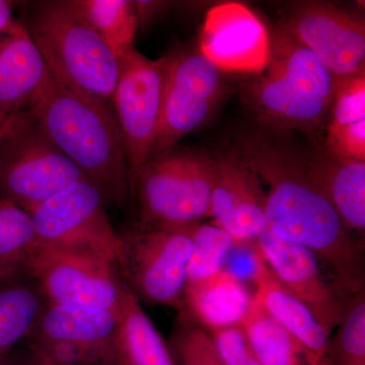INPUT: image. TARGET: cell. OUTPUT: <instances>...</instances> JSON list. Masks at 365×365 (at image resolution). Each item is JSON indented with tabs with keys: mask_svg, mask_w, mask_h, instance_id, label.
<instances>
[{
	"mask_svg": "<svg viewBox=\"0 0 365 365\" xmlns=\"http://www.w3.org/2000/svg\"><path fill=\"white\" fill-rule=\"evenodd\" d=\"M325 153L365 163V74L338 88L326 125Z\"/></svg>",
	"mask_w": 365,
	"mask_h": 365,
	"instance_id": "44dd1931",
	"label": "cell"
},
{
	"mask_svg": "<svg viewBox=\"0 0 365 365\" xmlns=\"http://www.w3.org/2000/svg\"><path fill=\"white\" fill-rule=\"evenodd\" d=\"M49 76L25 26L14 20L0 32V115L26 110Z\"/></svg>",
	"mask_w": 365,
	"mask_h": 365,
	"instance_id": "e0dca14e",
	"label": "cell"
},
{
	"mask_svg": "<svg viewBox=\"0 0 365 365\" xmlns=\"http://www.w3.org/2000/svg\"><path fill=\"white\" fill-rule=\"evenodd\" d=\"M30 365H53L51 364H49V362H46L44 360L37 359V357L34 356L33 355V360L32 362H31Z\"/></svg>",
	"mask_w": 365,
	"mask_h": 365,
	"instance_id": "836d02e7",
	"label": "cell"
},
{
	"mask_svg": "<svg viewBox=\"0 0 365 365\" xmlns=\"http://www.w3.org/2000/svg\"><path fill=\"white\" fill-rule=\"evenodd\" d=\"M235 244L234 237L215 223H196L185 287L199 284L222 271Z\"/></svg>",
	"mask_w": 365,
	"mask_h": 365,
	"instance_id": "484cf974",
	"label": "cell"
},
{
	"mask_svg": "<svg viewBox=\"0 0 365 365\" xmlns=\"http://www.w3.org/2000/svg\"><path fill=\"white\" fill-rule=\"evenodd\" d=\"M119 312L45 300L29 334L34 356L53 365H118Z\"/></svg>",
	"mask_w": 365,
	"mask_h": 365,
	"instance_id": "ba28073f",
	"label": "cell"
},
{
	"mask_svg": "<svg viewBox=\"0 0 365 365\" xmlns=\"http://www.w3.org/2000/svg\"><path fill=\"white\" fill-rule=\"evenodd\" d=\"M232 153L267 187L268 230L311 251L346 297L364 292V246L309 177L304 155L260 130L240 133Z\"/></svg>",
	"mask_w": 365,
	"mask_h": 365,
	"instance_id": "6da1fadb",
	"label": "cell"
},
{
	"mask_svg": "<svg viewBox=\"0 0 365 365\" xmlns=\"http://www.w3.org/2000/svg\"><path fill=\"white\" fill-rule=\"evenodd\" d=\"M225 365H262L240 325L207 332Z\"/></svg>",
	"mask_w": 365,
	"mask_h": 365,
	"instance_id": "f546056e",
	"label": "cell"
},
{
	"mask_svg": "<svg viewBox=\"0 0 365 365\" xmlns=\"http://www.w3.org/2000/svg\"><path fill=\"white\" fill-rule=\"evenodd\" d=\"M338 332L329 343L332 365H365V290L348 300Z\"/></svg>",
	"mask_w": 365,
	"mask_h": 365,
	"instance_id": "83f0119b",
	"label": "cell"
},
{
	"mask_svg": "<svg viewBox=\"0 0 365 365\" xmlns=\"http://www.w3.org/2000/svg\"><path fill=\"white\" fill-rule=\"evenodd\" d=\"M235 242H254L267 230L266 192L260 178L234 153L213 155L210 215Z\"/></svg>",
	"mask_w": 365,
	"mask_h": 365,
	"instance_id": "2e32d148",
	"label": "cell"
},
{
	"mask_svg": "<svg viewBox=\"0 0 365 365\" xmlns=\"http://www.w3.org/2000/svg\"><path fill=\"white\" fill-rule=\"evenodd\" d=\"M270 39L267 66L247 85V102L257 119L270 128L316 136L326 129L337 81L282 26Z\"/></svg>",
	"mask_w": 365,
	"mask_h": 365,
	"instance_id": "3957f363",
	"label": "cell"
},
{
	"mask_svg": "<svg viewBox=\"0 0 365 365\" xmlns=\"http://www.w3.org/2000/svg\"><path fill=\"white\" fill-rule=\"evenodd\" d=\"M11 116V115H9V116H6V115H0V133H1L4 125H6L7 120H9V118Z\"/></svg>",
	"mask_w": 365,
	"mask_h": 365,
	"instance_id": "e575fe53",
	"label": "cell"
},
{
	"mask_svg": "<svg viewBox=\"0 0 365 365\" xmlns=\"http://www.w3.org/2000/svg\"><path fill=\"white\" fill-rule=\"evenodd\" d=\"M328 69L338 83L365 74L364 21L324 2L297 4L280 24Z\"/></svg>",
	"mask_w": 365,
	"mask_h": 365,
	"instance_id": "4fadbf2b",
	"label": "cell"
},
{
	"mask_svg": "<svg viewBox=\"0 0 365 365\" xmlns=\"http://www.w3.org/2000/svg\"><path fill=\"white\" fill-rule=\"evenodd\" d=\"M44 304L37 285L26 282L24 276L0 284V359L28 337Z\"/></svg>",
	"mask_w": 365,
	"mask_h": 365,
	"instance_id": "cb8c5ba5",
	"label": "cell"
},
{
	"mask_svg": "<svg viewBox=\"0 0 365 365\" xmlns=\"http://www.w3.org/2000/svg\"><path fill=\"white\" fill-rule=\"evenodd\" d=\"M251 300L245 282L223 269L199 284L185 287L181 316L210 332L240 325Z\"/></svg>",
	"mask_w": 365,
	"mask_h": 365,
	"instance_id": "ffe728a7",
	"label": "cell"
},
{
	"mask_svg": "<svg viewBox=\"0 0 365 365\" xmlns=\"http://www.w3.org/2000/svg\"><path fill=\"white\" fill-rule=\"evenodd\" d=\"M86 178L26 111L11 115L0 136V198L28 213Z\"/></svg>",
	"mask_w": 365,
	"mask_h": 365,
	"instance_id": "52a82bcc",
	"label": "cell"
},
{
	"mask_svg": "<svg viewBox=\"0 0 365 365\" xmlns=\"http://www.w3.org/2000/svg\"><path fill=\"white\" fill-rule=\"evenodd\" d=\"M252 281L256 287L254 299L299 341L306 351L307 364H314L323 359L328 352L330 334L309 309L281 284L259 251L257 270Z\"/></svg>",
	"mask_w": 365,
	"mask_h": 365,
	"instance_id": "ac0fdd59",
	"label": "cell"
},
{
	"mask_svg": "<svg viewBox=\"0 0 365 365\" xmlns=\"http://www.w3.org/2000/svg\"><path fill=\"white\" fill-rule=\"evenodd\" d=\"M311 365H332V362H331L330 357H329L328 352L323 359H319V361L314 362V364Z\"/></svg>",
	"mask_w": 365,
	"mask_h": 365,
	"instance_id": "d6a6232c",
	"label": "cell"
},
{
	"mask_svg": "<svg viewBox=\"0 0 365 365\" xmlns=\"http://www.w3.org/2000/svg\"><path fill=\"white\" fill-rule=\"evenodd\" d=\"M255 245L281 284L309 309L327 332L330 334L339 326L350 297L327 279L321 263L311 251L281 239L268 228Z\"/></svg>",
	"mask_w": 365,
	"mask_h": 365,
	"instance_id": "5bb4252c",
	"label": "cell"
},
{
	"mask_svg": "<svg viewBox=\"0 0 365 365\" xmlns=\"http://www.w3.org/2000/svg\"><path fill=\"white\" fill-rule=\"evenodd\" d=\"M271 39L263 21L239 2H225L206 14L198 51L222 72L259 74L267 66Z\"/></svg>",
	"mask_w": 365,
	"mask_h": 365,
	"instance_id": "9a60e30c",
	"label": "cell"
},
{
	"mask_svg": "<svg viewBox=\"0 0 365 365\" xmlns=\"http://www.w3.org/2000/svg\"><path fill=\"white\" fill-rule=\"evenodd\" d=\"M0 365H9V364H6V362H4V360H2V359H0Z\"/></svg>",
	"mask_w": 365,
	"mask_h": 365,
	"instance_id": "d590c367",
	"label": "cell"
},
{
	"mask_svg": "<svg viewBox=\"0 0 365 365\" xmlns=\"http://www.w3.org/2000/svg\"><path fill=\"white\" fill-rule=\"evenodd\" d=\"M250 347L262 365H302L306 351L287 329L252 297L240 323Z\"/></svg>",
	"mask_w": 365,
	"mask_h": 365,
	"instance_id": "603a6c76",
	"label": "cell"
},
{
	"mask_svg": "<svg viewBox=\"0 0 365 365\" xmlns=\"http://www.w3.org/2000/svg\"><path fill=\"white\" fill-rule=\"evenodd\" d=\"M76 4L118 60L134 49L138 20L133 1L76 0Z\"/></svg>",
	"mask_w": 365,
	"mask_h": 365,
	"instance_id": "d4e9b609",
	"label": "cell"
},
{
	"mask_svg": "<svg viewBox=\"0 0 365 365\" xmlns=\"http://www.w3.org/2000/svg\"><path fill=\"white\" fill-rule=\"evenodd\" d=\"M25 273L47 302L119 312L123 279L116 264L102 257L37 242Z\"/></svg>",
	"mask_w": 365,
	"mask_h": 365,
	"instance_id": "30bf717a",
	"label": "cell"
},
{
	"mask_svg": "<svg viewBox=\"0 0 365 365\" xmlns=\"http://www.w3.org/2000/svg\"><path fill=\"white\" fill-rule=\"evenodd\" d=\"M169 349L175 365H225L207 331L185 316H179Z\"/></svg>",
	"mask_w": 365,
	"mask_h": 365,
	"instance_id": "f1b7e54d",
	"label": "cell"
},
{
	"mask_svg": "<svg viewBox=\"0 0 365 365\" xmlns=\"http://www.w3.org/2000/svg\"><path fill=\"white\" fill-rule=\"evenodd\" d=\"M24 26L56 83L112 104L119 61L74 0L35 2Z\"/></svg>",
	"mask_w": 365,
	"mask_h": 365,
	"instance_id": "277c9868",
	"label": "cell"
},
{
	"mask_svg": "<svg viewBox=\"0 0 365 365\" xmlns=\"http://www.w3.org/2000/svg\"><path fill=\"white\" fill-rule=\"evenodd\" d=\"M116 351L118 365H175L169 346L124 280L120 295Z\"/></svg>",
	"mask_w": 365,
	"mask_h": 365,
	"instance_id": "7402d4cb",
	"label": "cell"
},
{
	"mask_svg": "<svg viewBox=\"0 0 365 365\" xmlns=\"http://www.w3.org/2000/svg\"><path fill=\"white\" fill-rule=\"evenodd\" d=\"M106 204L100 190L88 180L72 185L29 213L38 242L96 255L117 265L121 237Z\"/></svg>",
	"mask_w": 365,
	"mask_h": 365,
	"instance_id": "9c48e42d",
	"label": "cell"
},
{
	"mask_svg": "<svg viewBox=\"0 0 365 365\" xmlns=\"http://www.w3.org/2000/svg\"><path fill=\"white\" fill-rule=\"evenodd\" d=\"M13 18V4L6 0H0V32L11 25Z\"/></svg>",
	"mask_w": 365,
	"mask_h": 365,
	"instance_id": "4dcf8cb0",
	"label": "cell"
},
{
	"mask_svg": "<svg viewBox=\"0 0 365 365\" xmlns=\"http://www.w3.org/2000/svg\"><path fill=\"white\" fill-rule=\"evenodd\" d=\"M37 242L31 215L0 198V265L25 273L26 258Z\"/></svg>",
	"mask_w": 365,
	"mask_h": 365,
	"instance_id": "4316f807",
	"label": "cell"
},
{
	"mask_svg": "<svg viewBox=\"0 0 365 365\" xmlns=\"http://www.w3.org/2000/svg\"><path fill=\"white\" fill-rule=\"evenodd\" d=\"M194 225L136 222L120 234L117 268L124 282L140 299L184 314V290Z\"/></svg>",
	"mask_w": 365,
	"mask_h": 365,
	"instance_id": "8992f818",
	"label": "cell"
},
{
	"mask_svg": "<svg viewBox=\"0 0 365 365\" xmlns=\"http://www.w3.org/2000/svg\"><path fill=\"white\" fill-rule=\"evenodd\" d=\"M223 72L199 51L170 53L157 133L148 160L202 126L223 90Z\"/></svg>",
	"mask_w": 365,
	"mask_h": 365,
	"instance_id": "7c38bea8",
	"label": "cell"
},
{
	"mask_svg": "<svg viewBox=\"0 0 365 365\" xmlns=\"http://www.w3.org/2000/svg\"><path fill=\"white\" fill-rule=\"evenodd\" d=\"M24 275H26V274L21 273L20 271L14 270V269L0 265V284H2V283H6L7 281L23 277Z\"/></svg>",
	"mask_w": 365,
	"mask_h": 365,
	"instance_id": "1f68e13d",
	"label": "cell"
},
{
	"mask_svg": "<svg viewBox=\"0 0 365 365\" xmlns=\"http://www.w3.org/2000/svg\"><path fill=\"white\" fill-rule=\"evenodd\" d=\"M6 122H7V121H6ZM4 126H6V125H4ZM4 129H2V131H4ZM2 131H1V133H0V136H1Z\"/></svg>",
	"mask_w": 365,
	"mask_h": 365,
	"instance_id": "8d00e7d4",
	"label": "cell"
},
{
	"mask_svg": "<svg viewBox=\"0 0 365 365\" xmlns=\"http://www.w3.org/2000/svg\"><path fill=\"white\" fill-rule=\"evenodd\" d=\"M307 170L353 235L365 232V163L339 160L325 151L306 157ZM356 237V235H355Z\"/></svg>",
	"mask_w": 365,
	"mask_h": 365,
	"instance_id": "d6986e66",
	"label": "cell"
},
{
	"mask_svg": "<svg viewBox=\"0 0 365 365\" xmlns=\"http://www.w3.org/2000/svg\"><path fill=\"white\" fill-rule=\"evenodd\" d=\"M213 155L174 150L143 163L130 182L137 222L187 225L210 215Z\"/></svg>",
	"mask_w": 365,
	"mask_h": 365,
	"instance_id": "5b68a950",
	"label": "cell"
},
{
	"mask_svg": "<svg viewBox=\"0 0 365 365\" xmlns=\"http://www.w3.org/2000/svg\"><path fill=\"white\" fill-rule=\"evenodd\" d=\"M24 111L100 190L106 203L123 207L130 200L123 136L110 104L61 86L50 76Z\"/></svg>",
	"mask_w": 365,
	"mask_h": 365,
	"instance_id": "7a4b0ae2",
	"label": "cell"
},
{
	"mask_svg": "<svg viewBox=\"0 0 365 365\" xmlns=\"http://www.w3.org/2000/svg\"><path fill=\"white\" fill-rule=\"evenodd\" d=\"M170 54L148 59L135 48L119 61L112 105L125 144L130 182L150 155L162 110Z\"/></svg>",
	"mask_w": 365,
	"mask_h": 365,
	"instance_id": "8fae6325",
	"label": "cell"
}]
</instances>
